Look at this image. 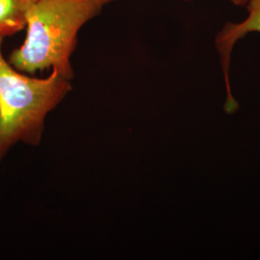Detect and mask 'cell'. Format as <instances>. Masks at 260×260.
Here are the masks:
<instances>
[{
	"instance_id": "6da1fadb",
	"label": "cell",
	"mask_w": 260,
	"mask_h": 260,
	"mask_svg": "<svg viewBox=\"0 0 260 260\" xmlns=\"http://www.w3.org/2000/svg\"><path fill=\"white\" fill-rule=\"evenodd\" d=\"M117 1L35 0L26 17V37L10 54V64L26 75L51 69L72 80L71 58L80 29Z\"/></svg>"
},
{
	"instance_id": "7a4b0ae2",
	"label": "cell",
	"mask_w": 260,
	"mask_h": 260,
	"mask_svg": "<svg viewBox=\"0 0 260 260\" xmlns=\"http://www.w3.org/2000/svg\"><path fill=\"white\" fill-rule=\"evenodd\" d=\"M2 43L0 39V161L18 142L40 144L47 114L73 88L54 70L47 78L19 72L4 58Z\"/></svg>"
},
{
	"instance_id": "3957f363",
	"label": "cell",
	"mask_w": 260,
	"mask_h": 260,
	"mask_svg": "<svg viewBox=\"0 0 260 260\" xmlns=\"http://www.w3.org/2000/svg\"><path fill=\"white\" fill-rule=\"evenodd\" d=\"M245 8L248 12L247 18L240 22H226L222 30L218 33L215 40V45L221 56V63L228 94L225 110L230 113L235 111L237 108V103L233 99L230 84V65L233 47L237 41L245 37L247 34L254 32L260 33V0H250Z\"/></svg>"
},
{
	"instance_id": "277c9868",
	"label": "cell",
	"mask_w": 260,
	"mask_h": 260,
	"mask_svg": "<svg viewBox=\"0 0 260 260\" xmlns=\"http://www.w3.org/2000/svg\"><path fill=\"white\" fill-rule=\"evenodd\" d=\"M35 0H0V39L25 29L26 17Z\"/></svg>"
},
{
	"instance_id": "5b68a950",
	"label": "cell",
	"mask_w": 260,
	"mask_h": 260,
	"mask_svg": "<svg viewBox=\"0 0 260 260\" xmlns=\"http://www.w3.org/2000/svg\"><path fill=\"white\" fill-rule=\"evenodd\" d=\"M183 1H191V0H183ZM230 2H232L233 5L235 6H239V7H245L247 5V3L250 0H229Z\"/></svg>"
}]
</instances>
